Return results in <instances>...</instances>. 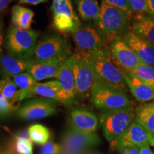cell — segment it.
<instances>
[{
    "label": "cell",
    "instance_id": "1",
    "mask_svg": "<svg viewBox=\"0 0 154 154\" xmlns=\"http://www.w3.org/2000/svg\"><path fill=\"white\" fill-rule=\"evenodd\" d=\"M98 82L127 93L125 72L116 63L108 48L86 54Z\"/></svg>",
    "mask_w": 154,
    "mask_h": 154
},
{
    "label": "cell",
    "instance_id": "2",
    "mask_svg": "<svg viewBox=\"0 0 154 154\" xmlns=\"http://www.w3.org/2000/svg\"><path fill=\"white\" fill-rule=\"evenodd\" d=\"M131 20L124 11L101 2L99 19L94 24L104 37L109 47L111 42L123 37L131 29Z\"/></svg>",
    "mask_w": 154,
    "mask_h": 154
},
{
    "label": "cell",
    "instance_id": "3",
    "mask_svg": "<svg viewBox=\"0 0 154 154\" xmlns=\"http://www.w3.org/2000/svg\"><path fill=\"white\" fill-rule=\"evenodd\" d=\"M39 33L33 29H23L11 25L5 37L7 53L25 60H32Z\"/></svg>",
    "mask_w": 154,
    "mask_h": 154
},
{
    "label": "cell",
    "instance_id": "4",
    "mask_svg": "<svg viewBox=\"0 0 154 154\" xmlns=\"http://www.w3.org/2000/svg\"><path fill=\"white\" fill-rule=\"evenodd\" d=\"M72 55L71 46L65 38L59 34H49L38 40L32 60L34 62L62 60Z\"/></svg>",
    "mask_w": 154,
    "mask_h": 154
},
{
    "label": "cell",
    "instance_id": "5",
    "mask_svg": "<svg viewBox=\"0 0 154 154\" xmlns=\"http://www.w3.org/2000/svg\"><path fill=\"white\" fill-rule=\"evenodd\" d=\"M90 98L95 107L101 112L134 106V103L127 94L98 82L92 89Z\"/></svg>",
    "mask_w": 154,
    "mask_h": 154
},
{
    "label": "cell",
    "instance_id": "6",
    "mask_svg": "<svg viewBox=\"0 0 154 154\" xmlns=\"http://www.w3.org/2000/svg\"><path fill=\"white\" fill-rule=\"evenodd\" d=\"M135 117L136 111L134 106L101 112L99 115V121L106 139L111 143L120 136L131 124Z\"/></svg>",
    "mask_w": 154,
    "mask_h": 154
},
{
    "label": "cell",
    "instance_id": "7",
    "mask_svg": "<svg viewBox=\"0 0 154 154\" xmlns=\"http://www.w3.org/2000/svg\"><path fill=\"white\" fill-rule=\"evenodd\" d=\"M73 56L76 97L87 98L97 82L95 72L86 54L76 51Z\"/></svg>",
    "mask_w": 154,
    "mask_h": 154
},
{
    "label": "cell",
    "instance_id": "8",
    "mask_svg": "<svg viewBox=\"0 0 154 154\" xmlns=\"http://www.w3.org/2000/svg\"><path fill=\"white\" fill-rule=\"evenodd\" d=\"M76 51L88 54L108 48L106 41L95 24H81L72 33Z\"/></svg>",
    "mask_w": 154,
    "mask_h": 154
},
{
    "label": "cell",
    "instance_id": "9",
    "mask_svg": "<svg viewBox=\"0 0 154 154\" xmlns=\"http://www.w3.org/2000/svg\"><path fill=\"white\" fill-rule=\"evenodd\" d=\"M51 9L54 26L61 33L72 34L81 24L72 0H53Z\"/></svg>",
    "mask_w": 154,
    "mask_h": 154
},
{
    "label": "cell",
    "instance_id": "10",
    "mask_svg": "<svg viewBox=\"0 0 154 154\" xmlns=\"http://www.w3.org/2000/svg\"><path fill=\"white\" fill-rule=\"evenodd\" d=\"M57 101L46 98H37L24 102L17 110L19 119L36 121L54 115L57 112Z\"/></svg>",
    "mask_w": 154,
    "mask_h": 154
},
{
    "label": "cell",
    "instance_id": "11",
    "mask_svg": "<svg viewBox=\"0 0 154 154\" xmlns=\"http://www.w3.org/2000/svg\"><path fill=\"white\" fill-rule=\"evenodd\" d=\"M110 143L111 149L116 151L130 146L140 147L145 144L154 146V137L134 119L129 127Z\"/></svg>",
    "mask_w": 154,
    "mask_h": 154
},
{
    "label": "cell",
    "instance_id": "12",
    "mask_svg": "<svg viewBox=\"0 0 154 154\" xmlns=\"http://www.w3.org/2000/svg\"><path fill=\"white\" fill-rule=\"evenodd\" d=\"M108 49L113 61L125 73L129 74L141 63L122 37L117 38L111 42Z\"/></svg>",
    "mask_w": 154,
    "mask_h": 154
},
{
    "label": "cell",
    "instance_id": "13",
    "mask_svg": "<svg viewBox=\"0 0 154 154\" xmlns=\"http://www.w3.org/2000/svg\"><path fill=\"white\" fill-rule=\"evenodd\" d=\"M101 139L96 133H84L71 127L66 130L62 138L63 148L68 153H75L98 146Z\"/></svg>",
    "mask_w": 154,
    "mask_h": 154
},
{
    "label": "cell",
    "instance_id": "14",
    "mask_svg": "<svg viewBox=\"0 0 154 154\" xmlns=\"http://www.w3.org/2000/svg\"><path fill=\"white\" fill-rule=\"evenodd\" d=\"M136 54L140 62L154 66V45L146 39L128 31L122 37Z\"/></svg>",
    "mask_w": 154,
    "mask_h": 154
},
{
    "label": "cell",
    "instance_id": "15",
    "mask_svg": "<svg viewBox=\"0 0 154 154\" xmlns=\"http://www.w3.org/2000/svg\"><path fill=\"white\" fill-rule=\"evenodd\" d=\"M32 60H25L10 54H0V74L4 78H13L15 76L28 72L33 64Z\"/></svg>",
    "mask_w": 154,
    "mask_h": 154
},
{
    "label": "cell",
    "instance_id": "16",
    "mask_svg": "<svg viewBox=\"0 0 154 154\" xmlns=\"http://www.w3.org/2000/svg\"><path fill=\"white\" fill-rule=\"evenodd\" d=\"M72 128L84 133H95L99 126V118L85 109H74L70 113Z\"/></svg>",
    "mask_w": 154,
    "mask_h": 154
},
{
    "label": "cell",
    "instance_id": "17",
    "mask_svg": "<svg viewBox=\"0 0 154 154\" xmlns=\"http://www.w3.org/2000/svg\"><path fill=\"white\" fill-rule=\"evenodd\" d=\"M57 79L60 83L63 93L72 102L76 99V86L74 74V56H71L61 67Z\"/></svg>",
    "mask_w": 154,
    "mask_h": 154
},
{
    "label": "cell",
    "instance_id": "18",
    "mask_svg": "<svg viewBox=\"0 0 154 154\" xmlns=\"http://www.w3.org/2000/svg\"><path fill=\"white\" fill-rule=\"evenodd\" d=\"M125 79L131 93L140 103H148L154 100V86L140 80L136 76L125 73Z\"/></svg>",
    "mask_w": 154,
    "mask_h": 154
},
{
    "label": "cell",
    "instance_id": "19",
    "mask_svg": "<svg viewBox=\"0 0 154 154\" xmlns=\"http://www.w3.org/2000/svg\"><path fill=\"white\" fill-rule=\"evenodd\" d=\"M34 95L40 96L42 98L61 102L65 105L72 103L63 93L60 83L58 80L50 81L45 83L38 82L34 88Z\"/></svg>",
    "mask_w": 154,
    "mask_h": 154
},
{
    "label": "cell",
    "instance_id": "20",
    "mask_svg": "<svg viewBox=\"0 0 154 154\" xmlns=\"http://www.w3.org/2000/svg\"><path fill=\"white\" fill-rule=\"evenodd\" d=\"M65 61H66L54 60L34 62L27 72L29 73L37 82L50 78L57 79L61 67Z\"/></svg>",
    "mask_w": 154,
    "mask_h": 154
},
{
    "label": "cell",
    "instance_id": "21",
    "mask_svg": "<svg viewBox=\"0 0 154 154\" xmlns=\"http://www.w3.org/2000/svg\"><path fill=\"white\" fill-rule=\"evenodd\" d=\"M132 20L131 30L154 45V16L149 14L138 15Z\"/></svg>",
    "mask_w": 154,
    "mask_h": 154
},
{
    "label": "cell",
    "instance_id": "22",
    "mask_svg": "<svg viewBox=\"0 0 154 154\" xmlns=\"http://www.w3.org/2000/svg\"><path fill=\"white\" fill-rule=\"evenodd\" d=\"M135 111L136 122L154 137V101L140 103Z\"/></svg>",
    "mask_w": 154,
    "mask_h": 154
},
{
    "label": "cell",
    "instance_id": "23",
    "mask_svg": "<svg viewBox=\"0 0 154 154\" xmlns=\"http://www.w3.org/2000/svg\"><path fill=\"white\" fill-rule=\"evenodd\" d=\"M79 16L86 22L95 23L99 19L101 5L98 0H74Z\"/></svg>",
    "mask_w": 154,
    "mask_h": 154
},
{
    "label": "cell",
    "instance_id": "24",
    "mask_svg": "<svg viewBox=\"0 0 154 154\" xmlns=\"http://www.w3.org/2000/svg\"><path fill=\"white\" fill-rule=\"evenodd\" d=\"M34 12L32 9L20 5L13 6L11 21L13 26L23 29H31Z\"/></svg>",
    "mask_w": 154,
    "mask_h": 154
},
{
    "label": "cell",
    "instance_id": "25",
    "mask_svg": "<svg viewBox=\"0 0 154 154\" xmlns=\"http://www.w3.org/2000/svg\"><path fill=\"white\" fill-rule=\"evenodd\" d=\"M13 82L19 90V101L34 97V88L37 84V82L34 79L29 72H24L13 77Z\"/></svg>",
    "mask_w": 154,
    "mask_h": 154
},
{
    "label": "cell",
    "instance_id": "26",
    "mask_svg": "<svg viewBox=\"0 0 154 154\" xmlns=\"http://www.w3.org/2000/svg\"><path fill=\"white\" fill-rule=\"evenodd\" d=\"M6 154H33V144L29 135L22 133L15 136Z\"/></svg>",
    "mask_w": 154,
    "mask_h": 154
},
{
    "label": "cell",
    "instance_id": "27",
    "mask_svg": "<svg viewBox=\"0 0 154 154\" xmlns=\"http://www.w3.org/2000/svg\"><path fill=\"white\" fill-rule=\"evenodd\" d=\"M27 132L32 141L38 145H44L47 143L51 136L49 128L38 124L30 126Z\"/></svg>",
    "mask_w": 154,
    "mask_h": 154
},
{
    "label": "cell",
    "instance_id": "28",
    "mask_svg": "<svg viewBox=\"0 0 154 154\" xmlns=\"http://www.w3.org/2000/svg\"><path fill=\"white\" fill-rule=\"evenodd\" d=\"M140 80L154 86V66L141 63L134 71L129 73Z\"/></svg>",
    "mask_w": 154,
    "mask_h": 154
},
{
    "label": "cell",
    "instance_id": "29",
    "mask_svg": "<svg viewBox=\"0 0 154 154\" xmlns=\"http://www.w3.org/2000/svg\"><path fill=\"white\" fill-rule=\"evenodd\" d=\"M2 94L7 101L14 106L17 102L20 101H19V90L15 85L11 78L4 79Z\"/></svg>",
    "mask_w": 154,
    "mask_h": 154
},
{
    "label": "cell",
    "instance_id": "30",
    "mask_svg": "<svg viewBox=\"0 0 154 154\" xmlns=\"http://www.w3.org/2000/svg\"><path fill=\"white\" fill-rule=\"evenodd\" d=\"M3 84L4 79L0 80V116H5L9 115L16 109V106L11 104L3 96Z\"/></svg>",
    "mask_w": 154,
    "mask_h": 154
},
{
    "label": "cell",
    "instance_id": "31",
    "mask_svg": "<svg viewBox=\"0 0 154 154\" xmlns=\"http://www.w3.org/2000/svg\"><path fill=\"white\" fill-rule=\"evenodd\" d=\"M135 16L149 14L147 0H127Z\"/></svg>",
    "mask_w": 154,
    "mask_h": 154
},
{
    "label": "cell",
    "instance_id": "32",
    "mask_svg": "<svg viewBox=\"0 0 154 154\" xmlns=\"http://www.w3.org/2000/svg\"><path fill=\"white\" fill-rule=\"evenodd\" d=\"M102 2H104L107 5L111 6V7H115L119 9H121L124 11L126 14L132 19L134 17V14L133 12L132 9H131L129 4H128L127 0H101Z\"/></svg>",
    "mask_w": 154,
    "mask_h": 154
},
{
    "label": "cell",
    "instance_id": "33",
    "mask_svg": "<svg viewBox=\"0 0 154 154\" xmlns=\"http://www.w3.org/2000/svg\"><path fill=\"white\" fill-rule=\"evenodd\" d=\"M61 151V146L59 144L48 141L42 145L40 154H58Z\"/></svg>",
    "mask_w": 154,
    "mask_h": 154
},
{
    "label": "cell",
    "instance_id": "34",
    "mask_svg": "<svg viewBox=\"0 0 154 154\" xmlns=\"http://www.w3.org/2000/svg\"><path fill=\"white\" fill-rule=\"evenodd\" d=\"M120 154H140V148L138 146H130L118 151Z\"/></svg>",
    "mask_w": 154,
    "mask_h": 154
},
{
    "label": "cell",
    "instance_id": "35",
    "mask_svg": "<svg viewBox=\"0 0 154 154\" xmlns=\"http://www.w3.org/2000/svg\"><path fill=\"white\" fill-rule=\"evenodd\" d=\"M48 0H19V5H38L40 4L44 3Z\"/></svg>",
    "mask_w": 154,
    "mask_h": 154
},
{
    "label": "cell",
    "instance_id": "36",
    "mask_svg": "<svg viewBox=\"0 0 154 154\" xmlns=\"http://www.w3.org/2000/svg\"><path fill=\"white\" fill-rule=\"evenodd\" d=\"M140 154H154L149 144L140 146Z\"/></svg>",
    "mask_w": 154,
    "mask_h": 154
},
{
    "label": "cell",
    "instance_id": "37",
    "mask_svg": "<svg viewBox=\"0 0 154 154\" xmlns=\"http://www.w3.org/2000/svg\"><path fill=\"white\" fill-rule=\"evenodd\" d=\"M3 23L0 22V54L3 53V44H4V30Z\"/></svg>",
    "mask_w": 154,
    "mask_h": 154
},
{
    "label": "cell",
    "instance_id": "38",
    "mask_svg": "<svg viewBox=\"0 0 154 154\" xmlns=\"http://www.w3.org/2000/svg\"><path fill=\"white\" fill-rule=\"evenodd\" d=\"M12 1L13 0H0V12L5 10Z\"/></svg>",
    "mask_w": 154,
    "mask_h": 154
},
{
    "label": "cell",
    "instance_id": "39",
    "mask_svg": "<svg viewBox=\"0 0 154 154\" xmlns=\"http://www.w3.org/2000/svg\"><path fill=\"white\" fill-rule=\"evenodd\" d=\"M147 4L149 10V14L154 16V0H147Z\"/></svg>",
    "mask_w": 154,
    "mask_h": 154
},
{
    "label": "cell",
    "instance_id": "40",
    "mask_svg": "<svg viewBox=\"0 0 154 154\" xmlns=\"http://www.w3.org/2000/svg\"><path fill=\"white\" fill-rule=\"evenodd\" d=\"M0 154H3V152L2 151V150H1V149H0Z\"/></svg>",
    "mask_w": 154,
    "mask_h": 154
}]
</instances>
